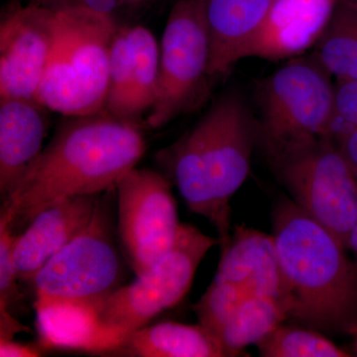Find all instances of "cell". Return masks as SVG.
<instances>
[{"instance_id": "cell-6", "label": "cell", "mask_w": 357, "mask_h": 357, "mask_svg": "<svg viewBox=\"0 0 357 357\" xmlns=\"http://www.w3.org/2000/svg\"><path fill=\"white\" fill-rule=\"evenodd\" d=\"M110 192L100 197L88 227L54 255L30 282L35 301L98 307L123 286L124 267L115 243Z\"/></svg>"}, {"instance_id": "cell-20", "label": "cell", "mask_w": 357, "mask_h": 357, "mask_svg": "<svg viewBox=\"0 0 357 357\" xmlns=\"http://www.w3.org/2000/svg\"><path fill=\"white\" fill-rule=\"evenodd\" d=\"M312 54L335 81H357L356 7L337 0Z\"/></svg>"}, {"instance_id": "cell-8", "label": "cell", "mask_w": 357, "mask_h": 357, "mask_svg": "<svg viewBox=\"0 0 357 357\" xmlns=\"http://www.w3.org/2000/svg\"><path fill=\"white\" fill-rule=\"evenodd\" d=\"M218 243L194 225L181 223L172 248L156 264L96 307L102 325L123 340L175 307L189 292L204 256Z\"/></svg>"}, {"instance_id": "cell-13", "label": "cell", "mask_w": 357, "mask_h": 357, "mask_svg": "<svg viewBox=\"0 0 357 357\" xmlns=\"http://www.w3.org/2000/svg\"><path fill=\"white\" fill-rule=\"evenodd\" d=\"M337 0H273L245 58L270 61L300 57L318 43Z\"/></svg>"}, {"instance_id": "cell-17", "label": "cell", "mask_w": 357, "mask_h": 357, "mask_svg": "<svg viewBox=\"0 0 357 357\" xmlns=\"http://www.w3.org/2000/svg\"><path fill=\"white\" fill-rule=\"evenodd\" d=\"M37 328L46 349L110 354L122 338L102 325L96 307L69 302L35 301Z\"/></svg>"}, {"instance_id": "cell-33", "label": "cell", "mask_w": 357, "mask_h": 357, "mask_svg": "<svg viewBox=\"0 0 357 357\" xmlns=\"http://www.w3.org/2000/svg\"><path fill=\"white\" fill-rule=\"evenodd\" d=\"M354 333H356V349H357V330H356V332Z\"/></svg>"}, {"instance_id": "cell-9", "label": "cell", "mask_w": 357, "mask_h": 357, "mask_svg": "<svg viewBox=\"0 0 357 357\" xmlns=\"http://www.w3.org/2000/svg\"><path fill=\"white\" fill-rule=\"evenodd\" d=\"M271 166L293 201L347 249L357 215V178L335 140L314 141Z\"/></svg>"}, {"instance_id": "cell-22", "label": "cell", "mask_w": 357, "mask_h": 357, "mask_svg": "<svg viewBox=\"0 0 357 357\" xmlns=\"http://www.w3.org/2000/svg\"><path fill=\"white\" fill-rule=\"evenodd\" d=\"M265 357H347L349 354L319 331L281 324L257 344Z\"/></svg>"}, {"instance_id": "cell-7", "label": "cell", "mask_w": 357, "mask_h": 357, "mask_svg": "<svg viewBox=\"0 0 357 357\" xmlns=\"http://www.w3.org/2000/svg\"><path fill=\"white\" fill-rule=\"evenodd\" d=\"M210 39L204 0H178L160 45L156 96L146 119L159 129L201 109L210 96Z\"/></svg>"}, {"instance_id": "cell-30", "label": "cell", "mask_w": 357, "mask_h": 357, "mask_svg": "<svg viewBox=\"0 0 357 357\" xmlns=\"http://www.w3.org/2000/svg\"><path fill=\"white\" fill-rule=\"evenodd\" d=\"M157 0H117L119 6H123L131 9L144 8L153 4Z\"/></svg>"}, {"instance_id": "cell-19", "label": "cell", "mask_w": 357, "mask_h": 357, "mask_svg": "<svg viewBox=\"0 0 357 357\" xmlns=\"http://www.w3.org/2000/svg\"><path fill=\"white\" fill-rule=\"evenodd\" d=\"M286 319L287 312L280 300L266 296L246 298L220 333V342L225 356H241L244 349L257 344Z\"/></svg>"}, {"instance_id": "cell-3", "label": "cell", "mask_w": 357, "mask_h": 357, "mask_svg": "<svg viewBox=\"0 0 357 357\" xmlns=\"http://www.w3.org/2000/svg\"><path fill=\"white\" fill-rule=\"evenodd\" d=\"M272 236L288 319L319 332L356 333L357 266L347 248L293 199L277 204Z\"/></svg>"}, {"instance_id": "cell-11", "label": "cell", "mask_w": 357, "mask_h": 357, "mask_svg": "<svg viewBox=\"0 0 357 357\" xmlns=\"http://www.w3.org/2000/svg\"><path fill=\"white\" fill-rule=\"evenodd\" d=\"M57 13L28 3L9 10L0 24V100H36L55 42Z\"/></svg>"}, {"instance_id": "cell-25", "label": "cell", "mask_w": 357, "mask_h": 357, "mask_svg": "<svg viewBox=\"0 0 357 357\" xmlns=\"http://www.w3.org/2000/svg\"><path fill=\"white\" fill-rule=\"evenodd\" d=\"M16 236L6 218L0 217V316L10 314L9 305L17 299L16 281L20 279L13 257Z\"/></svg>"}, {"instance_id": "cell-10", "label": "cell", "mask_w": 357, "mask_h": 357, "mask_svg": "<svg viewBox=\"0 0 357 357\" xmlns=\"http://www.w3.org/2000/svg\"><path fill=\"white\" fill-rule=\"evenodd\" d=\"M117 234L136 276L148 271L170 250L180 222L170 180L163 174L137 167L115 187Z\"/></svg>"}, {"instance_id": "cell-23", "label": "cell", "mask_w": 357, "mask_h": 357, "mask_svg": "<svg viewBox=\"0 0 357 357\" xmlns=\"http://www.w3.org/2000/svg\"><path fill=\"white\" fill-rule=\"evenodd\" d=\"M131 93L132 61L128 27L119 28L110 49L109 89L103 110L117 119H134L131 112Z\"/></svg>"}, {"instance_id": "cell-16", "label": "cell", "mask_w": 357, "mask_h": 357, "mask_svg": "<svg viewBox=\"0 0 357 357\" xmlns=\"http://www.w3.org/2000/svg\"><path fill=\"white\" fill-rule=\"evenodd\" d=\"M215 277L250 296L280 300L282 279L273 236L244 225L236 227L222 249Z\"/></svg>"}, {"instance_id": "cell-2", "label": "cell", "mask_w": 357, "mask_h": 357, "mask_svg": "<svg viewBox=\"0 0 357 357\" xmlns=\"http://www.w3.org/2000/svg\"><path fill=\"white\" fill-rule=\"evenodd\" d=\"M256 146V117L239 93L227 91L196 126L155 155L190 211L215 225L222 249L230 238V199L248 178Z\"/></svg>"}, {"instance_id": "cell-32", "label": "cell", "mask_w": 357, "mask_h": 357, "mask_svg": "<svg viewBox=\"0 0 357 357\" xmlns=\"http://www.w3.org/2000/svg\"><path fill=\"white\" fill-rule=\"evenodd\" d=\"M347 3L351 4L352 6L356 7L357 8V0H344Z\"/></svg>"}, {"instance_id": "cell-31", "label": "cell", "mask_w": 357, "mask_h": 357, "mask_svg": "<svg viewBox=\"0 0 357 357\" xmlns=\"http://www.w3.org/2000/svg\"><path fill=\"white\" fill-rule=\"evenodd\" d=\"M347 249L351 250L354 252V256L356 258V266H357V215L356 220H354V225L351 234H349V243H347Z\"/></svg>"}, {"instance_id": "cell-24", "label": "cell", "mask_w": 357, "mask_h": 357, "mask_svg": "<svg viewBox=\"0 0 357 357\" xmlns=\"http://www.w3.org/2000/svg\"><path fill=\"white\" fill-rule=\"evenodd\" d=\"M248 297L251 296L243 289L215 277L203 297L194 305L199 325L220 342L223 326L232 312Z\"/></svg>"}, {"instance_id": "cell-14", "label": "cell", "mask_w": 357, "mask_h": 357, "mask_svg": "<svg viewBox=\"0 0 357 357\" xmlns=\"http://www.w3.org/2000/svg\"><path fill=\"white\" fill-rule=\"evenodd\" d=\"M36 100H0V195L2 203L43 150L47 122Z\"/></svg>"}, {"instance_id": "cell-29", "label": "cell", "mask_w": 357, "mask_h": 357, "mask_svg": "<svg viewBox=\"0 0 357 357\" xmlns=\"http://www.w3.org/2000/svg\"><path fill=\"white\" fill-rule=\"evenodd\" d=\"M41 356V351L32 345L22 344L13 340L0 342V356L1 357H36Z\"/></svg>"}, {"instance_id": "cell-27", "label": "cell", "mask_w": 357, "mask_h": 357, "mask_svg": "<svg viewBox=\"0 0 357 357\" xmlns=\"http://www.w3.org/2000/svg\"><path fill=\"white\" fill-rule=\"evenodd\" d=\"M28 3L35 4L58 13L69 9L86 8L114 16L119 7L117 0H28Z\"/></svg>"}, {"instance_id": "cell-15", "label": "cell", "mask_w": 357, "mask_h": 357, "mask_svg": "<svg viewBox=\"0 0 357 357\" xmlns=\"http://www.w3.org/2000/svg\"><path fill=\"white\" fill-rule=\"evenodd\" d=\"M273 0H204L210 39L211 77L227 75L264 23Z\"/></svg>"}, {"instance_id": "cell-4", "label": "cell", "mask_w": 357, "mask_h": 357, "mask_svg": "<svg viewBox=\"0 0 357 357\" xmlns=\"http://www.w3.org/2000/svg\"><path fill=\"white\" fill-rule=\"evenodd\" d=\"M117 30L109 14L86 8L58 13L55 42L36 102L64 116L102 112Z\"/></svg>"}, {"instance_id": "cell-1", "label": "cell", "mask_w": 357, "mask_h": 357, "mask_svg": "<svg viewBox=\"0 0 357 357\" xmlns=\"http://www.w3.org/2000/svg\"><path fill=\"white\" fill-rule=\"evenodd\" d=\"M146 149L145 134L134 119H117L105 110L66 116L10 198L2 203L1 217L15 232L59 199L115 189Z\"/></svg>"}, {"instance_id": "cell-28", "label": "cell", "mask_w": 357, "mask_h": 357, "mask_svg": "<svg viewBox=\"0 0 357 357\" xmlns=\"http://www.w3.org/2000/svg\"><path fill=\"white\" fill-rule=\"evenodd\" d=\"M332 139L337 143L357 178V128L338 134Z\"/></svg>"}, {"instance_id": "cell-26", "label": "cell", "mask_w": 357, "mask_h": 357, "mask_svg": "<svg viewBox=\"0 0 357 357\" xmlns=\"http://www.w3.org/2000/svg\"><path fill=\"white\" fill-rule=\"evenodd\" d=\"M354 128H357V81H335L331 138Z\"/></svg>"}, {"instance_id": "cell-12", "label": "cell", "mask_w": 357, "mask_h": 357, "mask_svg": "<svg viewBox=\"0 0 357 357\" xmlns=\"http://www.w3.org/2000/svg\"><path fill=\"white\" fill-rule=\"evenodd\" d=\"M102 194L77 195L54 202L39 211L16 236L13 257L20 280L35 275L93 220Z\"/></svg>"}, {"instance_id": "cell-21", "label": "cell", "mask_w": 357, "mask_h": 357, "mask_svg": "<svg viewBox=\"0 0 357 357\" xmlns=\"http://www.w3.org/2000/svg\"><path fill=\"white\" fill-rule=\"evenodd\" d=\"M132 61L131 112L134 119L151 109L158 84L160 48L153 33L143 26L128 27Z\"/></svg>"}, {"instance_id": "cell-5", "label": "cell", "mask_w": 357, "mask_h": 357, "mask_svg": "<svg viewBox=\"0 0 357 357\" xmlns=\"http://www.w3.org/2000/svg\"><path fill=\"white\" fill-rule=\"evenodd\" d=\"M314 57L290 59L256 88L258 146L270 165L324 137L335 117V83Z\"/></svg>"}, {"instance_id": "cell-18", "label": "cell", "mask_w": 357, "mask_h": 357, "mask_svg": "<svg viewBox=\"0 0 357 357\" xmlns=\"http://www.w3.org/2000/svg\"><path fill=\"white\" fill-rule=\"evenodd\" d=\"M139 357H223L222 345L201 325L165 321L129 333L110 352Z\"/></svg>"}]
</instances>
